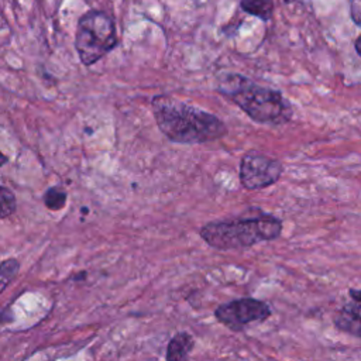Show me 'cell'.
<instances>
[{
	"label": "cell",
	"instance_id": "cell-15",
	"mask_svg": "<svg viewBox=\"0 0 361 361\" xmlns=\"http://www.w3.org/2000/svg\"><path fill=\"white\" fill-rule=\"evenodd\" d=\"M354 45H355V51H357L358 55L361 56V34H360L358 38L355 39V44H354Z\"/></svg>",
	"mask_w": 361,
	"mask_h": 361
},
{
	"label": "cell",
	"instance_id": "cell-17",
	"mask_svg": "<svg viewBox=\"0 0 361 361\" xmlns=\"http://www.w3.org/2000/svg\"><path fill=\"white\" fill-rule=\"evenodd\" d=\"M295 0H283V3H286V4H289V3H293Z\"/></svg>",
	"mask_w": 361,
	"mask_h": 361
},
{
	"label": "cell",
	"instance_id": "cell-2",
	"mask_svg": "<svg viewBox=\"0 0 361 361\" xmlns=\"http://www.w3.org/2000/svg\"><path fill=\"white\" fill-rule=\"evenodd\" d=\"M217 89L257 123L281 126L293 114L290 103L281 92L262 87L241 75L221 76Z\"/></svg>",
	"mask_w": 361,
	"mask_h": 361
},
{
	"label": "cell",
	"instance_id": "cell-12",
	"mask_svg": "<svg viewBox=\"0 0 361 361\" xmlns=\"http://www.w3.org/2000/svg\"><path fill=\"white\" fill-rule=\"evenodd\" d=\"M16 210V197L11 190L0 186V219L10 216Z\"/></svg>",
	"mask_w": 361,
	"mask_h": 361
},
{
	"label": "cell",
	"instance_id": "cell-14",
	"mask_svg": "<svg viewBox=\"0 0 361 361\" xmlns=\"http://www.w3.org/2000/svg\"><path fill=\"white\" fill-rule=\"evenodd\" d=\"M348 293H350V298L354 302H360L361 303V289H350Z\"/></svg>",
	"mask_w": 361,
	"mask_h": 361
},
{
	"label": "cell",
	"instance_id": "cell-8",
	"mask_svg": "<svg viewBox=\"0 0 361 361\" xmlns=\"http://www.w3.org/2000/svg\"><path fill=\"white\" fill-rule=\"evenodd\" d=\"M195 347V338L188 331L176 333L168 343L165 351L166 361H188Z\"/></svg>",
	"mask_w": 361,
	"mask_h": 361
},
{
	"label": "cell",
	"instance_id": "cell-6",
	"mask_svg": "<svg viewBox=\"0 0 361 361\" xmlns=\"http://www.w3.org/2000/svg\"><path fill=\"white\" fill-rule=\"evenodd\" d=\"M282 173V164L271 157L248 152L241 158L240 182L248 190L262 189L275 183Z\"/></svg>",
	"mask_w": 361,
	"mask_h": 361
},
{
	"label": "cell",
	"instance_id": "cell-5",
	"mask_svg": "<svg viewBox=\"0 0 361 361\" xmlns=\"http://www.w3.org/2000/svg\"><path fill=\"white\" fill-rule=\"evenodd\" d=\"M271 313V306L255 298L234 299L214 309L216 320L231 331H241L252 323H261L267 320Z\"/></svg>",
	"mask_w": 361,
	"mask_h": 361
},
{
	"label": "cell",
	"instance_id": "cell-7",
	"mask_svg": "<svg viewBox=\"0 0 361 361\" xmlns=\"http://www.w3.org/2000/svg\"><path fill=\"white\" fill-rule=\"evenodd\" d=\"M333 324L337 330L361 338V303L351 300L343 305L333 316Z\"/></svg>",
	"mask_w": 361,
	"mask_h": 361
},
{
	"label": "cell",
	"instance_id": "cell-13",
	"mask_svg": "<svg viewBox=\"0 0 361 361\" xmlns=\"http://www.w3.org/2000/svg\"><path fill=\"white\" fill-rule=\"evenodd\" d=\"M350 14L353 21L361 25V0H350Z\"/></svg>",
	"mask_w": 361,
	"mask_h": 361
},
{
	"label": "cell",
	"instance_id": "cell-4",
	"mask_svg": "<svg viewBox=\"0 0 361 361\" xmlns=\"http://www.w3.org/2000/svg\"><path fill=\"white\" fill-rule=\"evenodd\" d=\"M117 44L113 20L103 11L90 10L85 13L76 30L75 47L80 61L92 65L111 51Z\"/></svg>",
	"mask_w": 361,
	"mask_h": 361
},
{
	"label": "cell",
	"instance_id": "cell-11",
	"mask_svg": "<svg viewBox=\"0 0 361 361\" xmlns=\"http://www.w3.org/2000/svg\"><path fill=\"white\" fill-rule=\"evenodd\" d=\"M44 203L51 210H59L66 203V193L59 188H51L44 195Z\"/></svg>",
	"mask_w": 361,
	"mask_h": 361
},
{
	"label": "cell",
	"instance_id": "cell-10",
	"mask_svg": "<svg viewBox=\"0 0 361 361\" xmlns=\"http://www.w3.org/2000/svg\"><path fill=\"white\" fill-rule=\"evenodd\" d=\"M20 264L14 258H8L0 264V292L16 278Z\"/></svg>",
	"mask_w": 361,
	"mask_h": 361
},
{
	"label": "cell",
	"instance_id": "cell-16",
	"mask_svg": "<svg viewBox=\"0 0 361 361\" xmlns=\"http://www.w3.org/2000/svg\"><path fill=\"white\" fill-rule=\"evenodd\" d=\"M6 161H7V158H6V155L3 154V152H0V168L6 164Z\"/></svg>",
	"mask_w": 361,
	"mask_h": 361
},
{
	"label": "cell",
	"instance_id": "cell-1",
	"mask_svg": "<svg viewBox=\"0 0 361 361\" xmlns=\"http://www.w3.org/2000/svg\"><path fill=\"white\" fill-rule=\"evenodd\" d=\"M152 113L159 130L173 142L203 144L227 133L224 123L214 114L168 96L152 100Z\"/></svg>",
	"mask_w": 361,
	"mask_h": 361
},
{
	"label": "cell",
	"instance_id": "cell-9",
	"mask_svg": "<svg viewBox=\"0 0 361 361\" xmlns=\"http://www.w3.org/2000/svg\"><path fill=\"white\" fill-rule=\"evenodd\" d=\"M240 6L245 13L262 21H268L274 13V0H241Z\"/></svg>",
	"mask_w": 361,
	"mask_h": 361
},
{
	"label": "cell",
	"instance_id": "cell-3",
	"mask_svg": "<svg viewBox=\"0 0 361 361\" xmlns=\"http://www.w3.org/2000/svg\"><path fill=\"white\" fill-rule=\"evenodd\" d=\"M282 233V221L272 214L248 219L210 221L200 227V238L220 251L241 250L262 241L276 240Z\"/></svg>",
	"mask_w": 361,
	"mask_h": 361
}]
</instances>
